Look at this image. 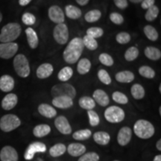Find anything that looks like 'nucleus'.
I'll return each mask as SVG.
<instances>
[{"label": "nucleus", "instance_id": "f257e3e1", "mask_svg": "<svg viewBox=\"0 0 161 161\" xmlns=\"http://www.w3.org/2000/svg\"><path fill=\"white\" fill-rule=\"evenodd\" d=\"M84 46L80 37H74L69 42L63 52V58L67 64H74L79 60L84 52Z\"/></svg>", "mask_w": 161, "mask_h": 161}, {"label": "nucleus", "instance_id": "f03ea898", "mask_svg": "<svg viewBox=\"0 0 161 161\" xmlns=\"http://www.w3.org/2000/svg\"><path fill=\"white\" fill-rule=\"evenodd\" d=\"M22 31L21 25L17 23H10L2 28L0 31V42L1 43H11L14 42L19 37Z\"/></svg>", "mask_w": 161, "mask_h": 161}, {"label": "nucleus", "instance_id": "7ed1b4c3", "mask_svg": "<svg viewBox=\"0 0 161 161\" xmlns=\"http://www.w3.org/2000/svg\"><path fill=\"white\" fill-rule=\"evenodd\" d=\"M134 131L139 138L146 140L153 136L155 132V129L149 121L139 119L134 125Z\"/></svg>", "mask_w": 161, "mask_h": 161}, {"label": "nucleus", "instance_id": "20e7f679", "mask_svg": "<svg viewBox=\"0 0 161 161\" xmlns=\"http://www.w3.org/2000/svg\"><path fill=\"white\" fill-rule=\"evenodd\" d=\"M14 68L16 73L21 78L29 77L31 72L29 62L28 58L23 54H18L14 58Z\"/></svg>", "mask_w": 161, "mask_h": 161}, {"label": "nucleus", "instance_id": "39448f33", "mask_svg": "<svg viewBox=\"0 0 161 161\" xmlns=\"http://www.w3.org/2000/svg\"><path fill=\"white\" fill-rule=\"evenodd\" d=\"M51 95L53 98L58 96H67L73 99L76 96V90L75 86H72V84L63 82L52 86Z\"/></svg>", "mask_w": 161, "mask_h": 161}, {"label": "nucleus", "instance_id": "423d86ee", "mask_svg": "<svg viewBox=\"0 0 161 161\" xmlns=\"http://www.w3.org/2000/svg\"><path fill=\"white\" fill-rule=\"evenodd\" d=\"M21 125V120L14 114H6L0 119V129L4 132H11Z\"/></svg>", "mask_w": 161, "mask_h": 161}, {"label": "nucleus", "instance_id": "0eeeda50", "mask_svg": "<svg viewBox=\"0 0 161 161\" xmlns=\"http://www.w3.org/2000/svg\"><path fill=\"white\" fill-rule=\"evenodd\" d=\"M104 118L110 123H119L124 120L125 114L122 108L118 106L108 107L104 114Z\"/></svg>", "mask_w": 161, "mask_h": 161}, {"label": "nucleus", "instance_id": "6e6552de", "mask_svg": "<svg viewBox=\"0 0 161 161\" xmlns=\"http://www.w3.org/2000/svg\"><path fill=\"white\" fill-rule=\"evenodd\" d=\"M53 37L60 45H65L69 40V29L65 23L57 24L53 30Z\"/></svg>", "mask_w": 161, "mask_h": 161}, {"label": "nucleus", "instance_id": "1a4fd4ad", "mask_svg": "<svg viewBox=\"0 0 161 161\" xmlns=\"http://www.w3.org/2000/svg\"><path fill=\"white\" fill-rule=\"evenodd\" d=\"M19 49V46L17 43H0V58L11 59Z\"/></svg>", "mask_w": 161, "mask_h": 161}, {"label": "nucleus", "instance_id": "9d476101", "mask_svg": "<svg viewBox=\"0 0 161 161\" xmlns=\"http://www.w3.org/2000/svg\"><path fill=\"white\" fill-rule=\"evenodd\" d=\"M46 151V146L43 142H35L29 145L24 153V158L26 160H31L37 152H45Z\"/></svg>", "mask_w": 161, "mask_h": 161}, {"label": "nucleus", "instance_id": "9b49d317", "mask_svg": "<svg viewBox=\"0 0 161 161\" xmlns=\"http://www.w3.org/2000/svg\"><path fill=\"white\" fill-rule=\"evenodd\" d=\"M48 16L49 19L54 23H64L65 21V15L61 8L58 5H52L48 11Z\"/></svg>", "mask_w": 161, "mask_h": 161}, {"label": "nucleus", "instance_id": "f8f14e48", "mask_svg": "<svg viewBox=\"0 0 161 161\" xmlns=\"http://www.w3.org/2000/svg\"><path fill=\"white\" fill-rule=\"evenodd\" d=\"M55 126L58 131L64 135H69L72 133V127L64 116H59L55 119Z\"/></svg>", "mask_w": 161, "mask_h": 161}, {"label": "nucleus", "instance_id": "ddd939ff", "mask_svg": "<svg viewBox=\"0 0 161 161\" xmlns=\"http://www.w3.org/2000/svg\"><path fill=\"white\" fill-rule=\"evenodd\" d=\"M17 152L13 147L7 146L3 147L0 152V160L1 161H18Z\"/></svg>", "mask_w": 161, "mask_h": 161}, {"label": "nucleus", "instance_id": "4468645a", "mask_svg": "<svg viewBox=\"0 0 161 161\" xmlns=\"http://www.w3.org/2000/svg\"><path fill=\"white\" fill-rule=\"evenodd\" d=\"M132 137V130L129 127H122L119 130L117 135L118 143L122 146H125L130 142Z\"/></svg>", "mask_w": 161, "mask_h": 161}, {"label": "nucleus", "instance_id": "2eb2a0df", "mask_svg": "<svg viewBox=\"0 0 161 161\" xmlns=\"http://www.w3.org/2000/svg\"><path fill=\"white\" fill-rule=\"evenodd\" d=\"M54 72V67L50 63H43L38 66L36 71L37 77L40 79H46L50 77Z\"/></svg>", "mask_w": 161, "mask_h": 161}, {"label": "nucleus", "instance_id": "dca6fc26", "mask_svg": "<svg viewBox=\"0 0 161 161\" xmlns=\"http://www.w3.org/2000/svg\"><path fill=\"white\" fill-rule=\"evenodd\" d=\"M92 98L95 102L102 107L108 106L110 103V98L108 93L103 90L97 89L93 92Z\"/></svg>", "mask_w": 161, "mask_h": 161}, {"label": "nucleus", "instance_id": "f3484780", "mask_svg": "<svg viewBox=\"0 0 161 161\" xmlns=\"http://www.w3.org/2000/svg\"><path fill=\"white\" fill-rule=\"evenodd\" d=\"M52 104L60 109H68L73 105V99L67 96H58L53 98Z\"/></svg>", "mask_w": 161, "mask_h": 161}, {"label": "nucleus", "instance_id": "a211bd4d", "mask_svg": "<svg viewBox=\"0 0 161 161\" xmlns=\"http://www.w3.org/2000/svg\"><path fill=\"white\" fill-rule=\"evenodd\" d=\"M15 81L14 78L9 75H3L0 77V90L3 92H9L14 88Z\"/></svg>", "mask_w": 161, "mask_h": 161}, {"label": "nucleus", "instance_id": "6ab92c4d", "mask_svg": "<svg viewBox=\"0 0 161 161\" xmlns=\"http://www.w3.org/2000/svg\"><path fill=\"white\" fill-rule=\"evenodd\" d=\"M18 102V97L14 93L7 94L2 100V108L5 110H10L14 108Z\"/></svg>", "mask_w": 161, "mask_h": 161}, {"label": "nucleus", "instance_id": "aec40b11", "mask_svg": "<svg viewBox=\"0 0 161 161\" xmlns=\"http://www.w3.org/2000/svg\"><path fill=\"white\" fill-rule=\"evenodd\" d=\"M25 32L29 47L32 49H36L39 45V37L37 32L31 27L27 28Z\"/></svg>", "mask_w": 161, "mask_h": 161}, {"label": "nucleus", "instance_id": "412c9836", "mask_svg": "<svg viewBox=\"0 0 161 161\" xmlns=\"http://www.w3.org/2000/svg\"><path fill=\"white\" fill-rule=\"evenodd\" d=\"M38 112L40 113V115H42L44 117L48 119H52L55 117L57 115V111L53 107L48 104H40L38 106Z\"/></svg>", "mask_w": 161, "mask_h": 161}, {"label": "nucleus", "instance_id": "4be33fe9", "mask_svg": "<svg viewBox=\"0 0 161 161\" xmlns=\"http://www.w3.org/2000/svg\"><path fill=\"white\" fill-rule=\"evenodd\" d=\"M135 78V75L131 71L129 70H123L118 72L115 75V79L119 83L128 84L131 83Z\"/></svg>", "mask_w": 161, "mask_h": 161}, {"label": "nucleus", "instance_id": "5701e85b", "mask_svg": "<svg viewBox=\"0 0 161 161\" xmlns=\"http://www.w3.org/2000/svg\"><path fill=\"white\" fill-rule=\"evenodd\" d=\"M69 154L72 157H79L86 152V147L80 143H71L66 148Z\"/></svg>", "mask_w": 161, "mask_h": 161}, {"label": "nucleus", "instance_id": "b1692460", "mask_svg": "<svg viewBox=\"0 0 161 161\" xmlns=\"http://www.w3.org/2000/svg\"><path fill=\"white\" fill-rule=\"evenodd\" d=\"M144 55L151 60H158L161 58L160 50L154 46H147L145 48Z\"/></svg>", "mask_w": 161, "mask_h": 161}, {"label": "nucleus", "instance_id": "393cba45", "mask_svg": "<svg viewBox=\"0 0 161 161\" xmlns=\"http://www.w3.org/2000/svg\"><path fill=\"white\" fill-rule=\"evenodd\" d=\"M91 69V62L87 58L79 59L77 64V71L80 75H86Z\"/></svg>", "mask_w": 161, "mask_h": 161}, {"label": "nucleus", "instance_id": "a878e982", "mask_svg": "<svg viewBox=\"0 0 161 161\" xmlns=\"http://www.w3.org/2000/svg\"><path fill=\"white\" fill-rule=\"evenodd\" d=\"M65 14L66 17L71 19H78L82 16V12L79 8L72 5L66 6Z\"/></svg>", "mask_w": 161, "mask_h": 161}, {"label": "nucleus", "instance_id": "bb28decb", "mask_svg": "<svg viewBox=\"0 0 161 161\" xmlns=\"http://www.w3.org/2000/svg\"><path fill=\"white\" fill-rule=\"evenodd\" d=\"M93 140L98 145L106 146L109 143L110 136L109 134L105 131H98L93 134Z\"/></svg>", "mask_w": 161, "mask_h": 161}, {"label": "nucleus", "instance_id": "cd10ccee", "mask_svg": "<svg viewBox=\"0 0 161 161\" xmlns=\"http://www.w3.org/2000/svg\"><path fill=\"white\" fill-rule=\"evenodd\" d=\"M51 132V128L49 125L40 124L35 126L33 129V134L36 137H43Z\"/></svg>", "mask_w": 161, "mask_h": 161}, {"label": "nucleus", "instance_id": "c85d7f7f", "mask_svg": "<svg viewBox=\"0 0 161 161\" xmlns=\"http://www.w3.org/2000/svg\"><path fill=\"white\" fill-rule=\"evenodd\" d=\"M130 93L134 99L140 100L144 98L146 95V90L143 86H142L140 84H133L131 88H130Z\"/></svg>", "mask_w": 161, "mask_h": 161}, {"label": "nucleus", "instance_id": "c756f323", "mask_svg": "<svg viewBox=\"0 0 161 161\" xmlns=\"http://www.w3.org/2000/svg\"><path fill=\"white\" fill-rule=\"evenodd\" d=\"M78 104L81 108L84 110H90L96 107V102L93 98L89 96H82L78 100Z\"/></svg>", "mask_w": 161, "mask_h": 161}, {"label": "nucleus", "instance_id": "7c9ffc66", "mask_svg": "<svg viewBox=\"0 0 161 161\" xmlns=\"http://www.w3.org/2000/svg\"><path fill=\"white\" fill-rule=\"evenodd\" d=\"M73 75V69L70 66H64L58 74V78L60 81H68Z\"/></svg>", "mask_w": 161, "mask_h": 161}, {"label": "nucleus", "instance_id": "2f4dec72", "mask_svg": "<svg viewBox=\"0 0 161 161\" xmlns=\"http://www.w3.org/2000/svg\"><path fill=\"white\" fill-rule=\"evenodd\" d=\"M102 17V12L98 9H93L86 12L84 16V19L89 23H93L98 21Z\"/></svg>", "mask_w": 161, "mask_h": 161}, {"label": "nucleus", "instance_id": "473e14b6", "mask_svg": "<svg viewBox=\"0 0 161 161\" xmlns=\"http://www.w3.org/2000/svg\"><path fill=\"white\" fill-rule=\"evenodd\" d=\"M143 31H144L145 35H146V37L148 38V40H151V41L154 42L158 39L159 37L158 32L154 26L151 25H146L144 27Z\"/></svg>", "mask_w": 161, "mask_h": 161}, {"label": "nucleus", "instance_id": "72a5a7b5", "mask_svg": "<svg viewBox=\"0 0 161 161\" xmlns=\"http://www.w3.org/2000/svg\"><path fill=\"white\" fill-rule=\"evenodd\" d=\"M139 74L142 77L148 78V79H153L156 75V72L149 66L143 65L140 66L138 69Z\"/></svg>", "mask_w": 161, "mask_h": 161}, {"label": "nucleus", "instance_id": "f704fd0d", "mask_svg": "<svg viewBox=\"0 0 161 161\" xmlns=\"http://www.w3.org/2000/svg\"><path fill=\"white\" fill-rule=\"evenodd\" d=\"M66 151V147L64 144L58 143L51 147L49 149L50 155L53 158H57L63 155Z\"/></svg>", "mask_w": 161, "mask_h": 161}, {"label": "nucleus", "instance_id": "c9c22d12", "mask_svg": "<svg viewBox=\"0 0 161 161\" xmlns=\"http://www.w3.org/2000/svg\"><path fill=\"white\" fill-rule=\"evenodd\" d=\"M82 42H83L84 47H86V49L90 50V51H94V50L97 49L98 46L97 40L86 35L83 37Z\"/></svg>", "mask_w": 161, "mask_h": 161}, {"label": "nucleus", "instance_id": "e433bc0d", "mask_svg": "<svg viewBox=\"0 0 161 161\" xmlns=\"http://www.w3.org/2000/svg\"><path fill=\"white\" fill-rule=\"evenodd\" d=\"M139 54H140V52H139L137 47L130 46L125 52V59L128 62L134 61L138 58Z\"/></svg>", "mask_w": 161, "mask_h": 161}, {"label": "nucleus", "instance_id": "4c0bfd02", "mask_svg": "<svg viewBox=\"0 0 161 161\" xmlns=\"http://www.w3.org/2000/svg\"><path fill=\"white\" fill-rule=\"evenodd\" d=\"M159 8L155 5H152V7L147 9L146 14H145V19L148 22H152L155 20L158 17L159 14Z\"/></svg>", "mask_w": 161, "mask_h": 161}, {"label": "nucleus", "instance_id": "58836bf2", "mask_svg": "<svg viewBox=\"0 0 161 161\" xmlns=\"http://www.w3.org/2000/svg\"><path fill=\"white\" fill-rule=\"evenodd\" d=\"M92 135V132L90 129H82L78 130L72 134V137L75 140H86L89 139Z\"/></svg>", "mask_w": 161, "mask_h": 161}, {"label": "nucleus", "instance_id": "ea45409f", "mask_svg": "<svg viewBox=\"0 0 161 161\" xmlns=\"http://www.w3.org/2000/svg\"><path fill=\"white\" fill-rule=\"evenodd\" d=\"M97 76L98 80H99L102 84H105V85H109V84H111L112 79L107 70L104 69H99L97 73Z\"/></svg>", "mask_w": 161, "mask_h": 161}, {"label": "nucleus", "instance_id": "a19ab883", "mask_svg": "<svg viewBox=\"0 0 161 161\" xmlns=\"http://www.w3.org/2000/svg\"><path fill=\"white\" fill-rule=\"evenodd\" d=\"M86 35L90 36L94 39H98L103 36L104 30L100 27H90L86 30Z\"/></svg>", "mask_w": 161, "mask_h": 161}, {"label": "nucleus", "instance_id": "79ce46f5", "mask_svg": "<svg viewBox=\"0 0 161 161\" xmlns=\"http://www.w3.org/2000/svg\"><path fill=\"white\" fill-rule=\"evenodd\" d=\"M112 98L114 102L120 104H126L128 102V98L125 94L119 91H115L113 92Z\"/></svg>", "mask_w": 161, "mask_h": 161}, {"label": "nucleus", "instance_id": "37998d69", "mask_svg": "<svg viewBox=\"0 0 161 161\" xmlns=\"http://www.w3.org/2000/svg\"><path fill=\"white\" fill-rule=\"evenodd\" d=\"M98 60L103 65L106 66H112L114 64V60L111 55L108 53H102L100 54Z\"/></svg>", "mask_w": 161, "mask_h": 161}, {"label": "nucleus", "instance_id": "c03bdc74", "mask_svg": "<svg viewBox=\"0 0 161 161\" xmlns=\"http://www.w3.org/2000/svg\"><path fill=\"white\" fill-rule=\"evenodd\" d=\"M116 40L118 43L125 45L130 41V35L128 32L122 31L117 34L116 36Z\"/></svg>", "mask_w": 161, "mask_h": 161}, {"label": "nucleus", "instance_id": "a18cd8bd", "mask_svg": "<svg viewBox=\"0 0 161 161\" xmlns=\"http://www.w3.org/2000/svg\"><path fill=\"white\" fill-rule=\"evenodd\" d=\"M87 115L89 117L90 125L92 127L97 126L100 122V118L98 116V114L93 110H87Z\"/></svg>", "mask_w": 161, "mask_h": 161}, {"label": "nucleus", "instance_id": "49530a36", "mask_svg": "<svg viewBox=\"0 0 161 161\" xmlns=\"http://www.w3.org/2000/svg\"><path fill=\"white\" fill-rule=\"evenodd\" d=\"M22 22L26 25H33L36 23V17L33 14L26 12V13L23 14V17H22Z\"/></svg>", "mask_w": 161, "mask_h": 161}, {"label": "nucleus", "instance_id": "de8ad7c7", "mask_svg": "<svg viewBox=\"0 0 161 161\" xmlns=\"http://www.w3.org/2000/svg\"><path fill=\"white\" fill-rule=\"evenodd\" d=\"M99 160V156L97 153L96 152H88L84 153L81 156H80V158L78 161H98Z\"/></svg>", "mask_w": 161, "mask_h": 161}, {"label": "nucleus", "instance_id": "09e8293b", "mask_svg": "<svg viewBox=\"0 0 161 161\" xmlns=\"http://www.w3.org/2000/svg\"><path fill=\"white\" fill-rule=\"evenodd\" d=\"M109 18L110 21L115 25H122L124 23V17H122V14L117 12H113L109 16Z\"/></svg>", "mask_w": 161, "mask_h": 161}, {"label": "nucleus", "instance_id": "8fccbe9b", "mask_svg": "<svg viewBox=\"0 0 161 161\" xmlns=\"http://www.w3.org/2000/svg\"><path fill=\"white\" fill-rule=\"evenodd\" d=\"M114 4L118 8L124 10L128 8V0H114Z\"/></svg>", "mask_w": 161, "mask_h": 161}, {"label": "nucleus", "instance_id": "3c124183", "mask_svg": "<svg viewBox=\"0 0 161 161\" xmlns=\"http://www.w3.org/2000/svg\"><path fill=\"white\" fill-rule=\"evenodd\" d=\"M154 3H155V0H142L141 3V7L142 9L147 10L154 5Z\"/></svg>", "mask_w": 161, "mask_h": 161}, {"label": "nucleus", "instance_id": "603ef678", "mask_svg": "<svg viewBox=\"0 0 161 161\" xmlns=\"http://www.w3.org/2000/svg\"><path fill=\"white\" fill-rule=\"evenodd\" d=\"M75 1L78 5H80V6H84L89 3L90 0H75Z\"/></svg>", "mask_w": 161, "mask_h": 161}, {"label": "nucleus", "instance_id": "864d4df0", "mask_svg": "<svg viewBox=\"0 0 161 161\" xmlns=\"http://www.w3.org/2000/svg\"><path fill=\"white\" fill-rule=\"evenodd\" d=\"M32 0H19V4L21 6H26L31 3Z\"/></svg>", "mask_w": 161, "mask_h": 161}, {"label": "nucleus", "instance_id": "5fc2aeb1", "mask_svg": "<svg viewBox=\"0 0 161 161\" xmlns=\"http://www.w3.org/2000/svg\"><path fill=\"white\" fill-rule=\"evenodd\" d=\"M156 147H157V148H158V151H161V140L160 139L158 141V142H157Z\"/></svg>", "mask_w": 161, "mask_h": 161}, {"label": "nucleus", "instance_id": "6e6d98bb", "mask_svg": "<svg viewBox=\"0 0 161 161\" xmlns=\"http://www.w3.org/2000/svg\"><path fill=\"white\" fill-rule=\"evenodd\" d=\"M153 161H161V155L160 154H158V155H156L154 157V160Z\"/></svg>", "mask_w": 161, "mask_h": 161}, {"label": "nucleus", "instance_id": "4d7b16f0", "mask_svg": "<svg viewBox=\"0 0 161 161\" xmlns=\"http://www.w3.org/2000/svg\"><path fill=\"white\" fill-rule=\"evenodd\" d=\"M130 3H135V4H137V3H142V0H129Z\"/></svg>", "mask_w": 161, "mask_h": 161}, {"label": "nucleus", "instance_id": "13d9d810", "mask_svg": "<svg viewBox=\"0 0 161 161\" xmlns=\"http://www.w3.org/2000/svg\"><path fill=\"white\" fill-rule=\"evenodd\" d=\"M3 14H2V13H1V12H0V23H1L2 20H3Z\"/></svg>", "mask_w": 161, "mask_h": 161}, {"label": "nucleus", "instance_id": "bf43d9fd", "mask_svg": "<svg viewBox=\"0 0 161 161\" xmlns=\"http://www.w3.org/2000/svg\"><path fill=\"white\" fill-rule=\"evenodd\" d=\"M159 114L161 116V107H159Z\"/></svg>", "mask_w": 161, "mask_h": 161}, {"label": "nucleus", "instance_id": "052dcab7", "mask_svg": "<svg viewBox=\"0 0 161 161\" xmlns=\"http://www.w3.org/2000/svg\"><path fill=\"white\" fill-rule=\"evenodd\" d=\"M159 92H160V93H161V84H160V85H159Z\"/></svg>", "mask_w": 161, "mask_h": 161}, {"label": "nucleus", "instance_id": "680f3d73", "mask_svg": "<svg viewBox=\"0 0 161 161\" xmlns=\"http://www.w3.org/2000/svg\"><path fill=\"white\" fill-rule=\"evenodd\" d=\"M114 161H119V160H114Z\"/></svg>", "mask_w": 161, "mask_h": 161}]
</instances>
